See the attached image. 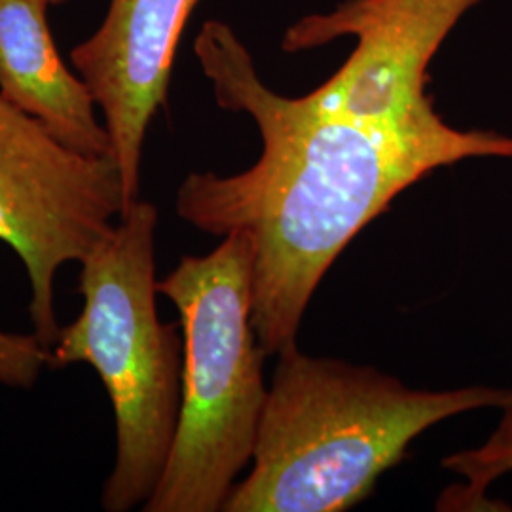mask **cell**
Returning a JSON list of instances; mask_svg holds the SVG:
<instances>
[{
    "label": "cell",
    "mask_w": 512,
    "mask_h": 512,
    "mask_svg": "<svg viewBox=\"0 0 512 512\" xmlns=\"http://www.w3.org/2000/svg\"><path fill=\"white\" fill-rule=\"evenodd\" d=\"M442 467L465 482L440 499L442 511H492L488 488L512 471V408H505L494 433L482 446L442 459Z\"/></svg>",
    "instance_id": "9c48e42d"
},
{
    "label": "cell",
    "mask_w": 512,
    "mask_h": 512,
    "mask_svg": "<svg viewBox=\"0 0 512 512\" xmlns=\"http://www.w3.org/2000/svg\"><path fill=\"white\" fill-rule=\"evenodd\" d=\"M158 209L141 198L80 262V315L61 327L50 368L93 366L116 421L101 507L128 512L154 494L169 458L183 385L184 340L156 310Z\"/></svg>",
    "instance_id": "3957f363"
},
{
    "label": "cell",
    "mask_w": 512,
    "mask_h": 512,
    "mask_svg": "<svg viewBox=\"0 0 512 512\" xmlns=\"http://www.w3.org/2000/svg\"><path fill=\"white\" fill-rule=\"evenodd\" d=\"M194 54L220 109L245 112L260 158L236 175L194 171L177 215L213 236L253 241V327L266 355L296 344L311 296L332 262L408 186L471 158L512 160V135L486 129L370 126L270 90L236 31L203 23Z\"/></svg>",
    "instance_id": "6da1fadb"
},
{
    "label": "cell",
    "mask_w": 512,
    "mask_h": 512,
    "mask_svg": "<svg viewBox=\"0 0 512 512\" xmlns=\"http://www.w3.org/2000/svg\"><path fill=\"white\" fill-rule=\"evenodd\" d=\"M253 241L224 236L205 256H183L158 281L183 329L181 410L162 478L145 512H217L253 461L268 399L266 351L253 327Z\"/></svg>",
    "instance_id": "277c9868"
},
{
    "label": "cell",
    "mask_w": 512,
    "mask_h": 512,
    "mask_svg": "<svg viewBox=\"0 0 512 512\" xmlns=\"http://www.w3.org/2000/svg\"><path fill=\"white\" fill-rule=\"evenodd\" d=\"M50 6H59V4H65L67 0H46Z\"/></svg>",
    "instance_id": "8fae6325"
},
{
    "label": "cell",
    "mask_w": 512,
    "mask_h": 512,
    "mask_svg": "<svg viewBox=\"0 0 512 512\" xmlns=\"http://www.w3.org/2000/svg\"><path fill=\"white\" fill-rule=\"evenodd\" d=\"M126 211L112 158L61 145L38 120L0 95V241L29 279V317L50 349L59 334L55 279L82 262Z\"/></svg>",
    "instance_id": "5b68a950"
},
{
    "label": "cell",
    "mask_w": 512,
    "mask_h": 512,
    "mask_svg": "<svg viewBox=\"0 0 512 512\" xmlns=\"http://www.w3.org/2000/svg\"><path fill=\"white\" fill-rule=\"evenodd\" d=\"M48 6L46 0H0V95L61 145L90 158H112L90 88L57 52Z\"/></svg>",
    "instance_id": "ba28073f"
},
{
    "label": "cell",
    "mask_w": 512,
    "mask_h": 512,
    "mask_svg": "<svg viewBox=\"0 0 512 512\" xmlns=\"http://www.w3.org/2000/svg\"><path fill=\"white\" fill-rule=\"evenodd\" d=\"M480 0H344L332 12L293 23L285 52L355 38L346 63L302 95L313 110L395 129L435 128L442 116L427 93L429 65L444 40Z\"/></svg>",
    "instance_id": "8992f818"
},
{
    "label": "cell",
    "mask_w": 512,
    "mask_h": 512,
    "mask_svg": "<svg viewBox=\"0 0 512 512\" xmlns=\"http://www.w3.org/2000/svg\"><path fill=\"white\" fill-rule=\"evenodd\" d=\"M50 366L52 353L35 332L12 334L0 329V384L29 389Z\"/></svg>",
    "instance_id": "30bf717a"
},
{
    "label": "cell",
    "mask_w": 512,
    "mask_h": 512,
    "mask_svg": "<svg viewBox=\"0 0 512 512\" xmlns=\"http://www.w3.org/2000/svg\"><path fill=\"white\" fill-rule=\"evenodd\" d=\"M200 0H110L92 37L71 50L109 131L126 209L141 198L147 131L167 103L186 23Z\"/></svg>",
    "instance_id": "52a82bcc"
},
{
    "label": "cell",
    "mask_w": 512,
    "mask_h": 512,
    "mask_svg": "<svg viewBox=\"0 0 512 512\" xmlns=\"http://www.w3.org/2000/svg\"><path fill=\"white\" fill-rule=\"evenodd\" d=\"M277 359L253 469L224 512L348 511L435 423L478 408H512V389H412L374 366L311 357L296 344Z\"/></svg>",
    "instance_id": "7a4b0ae2"
}]
</instances>
